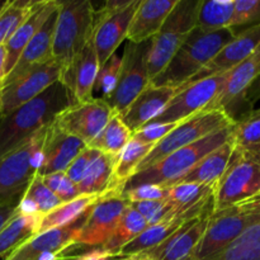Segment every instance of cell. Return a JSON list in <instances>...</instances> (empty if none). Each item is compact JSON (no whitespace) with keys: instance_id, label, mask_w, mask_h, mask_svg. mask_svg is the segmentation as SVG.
I'll return each instance as SVG.
<instances>
[{"instance_id":"obj_1","label":"cell","mask_w":260,"mask_h":260,"mask_svg":"<svg viewBox=\"0 0 260 260\" xmlns=\"http://www.w3.org/2000/svg\"><path fill=\"white\" fill-rule=\"evenodd\" d=\"M69 106L71 102L65 86L56 81L35 99L0 117V157L50 126Z\"/></svg>"},{"instance_id":"obj_2","label":"cell","mask_w":260,"mask_h":260,"mask_svg":"<svg viewBox=\"0 0 260 260\" xmlns=\"http://www.w3.org/2000/svg\"><path fill=\"white\" fill-rule=\"evenodd\" d=\"M233 28L203 30L196 27L188 35L167 68L150 81L155 86L178 89L197 75L221 50L236 36Z\"/></svg>"},{"instance_id":"obj_3","label":"cell","mask_w":260,"mask_h":260,"mask_svg":"<svg viewBox=\"0 0 260 260\" xmlns=\"http://www.w3.org/2000/svg\"><path fill=\"white\" fill-rule=\"evenodd\" d=\"M231 128H233V126L208 135V136L203 137V139L198 140V141L193 142L188 146L172 152L152 167L136 173L126 183L123 192L132 189V188L140 187V185L149 184L170 187L177 180L184 177L206 155L211 154L216 149L226 144L230 140Z\"/></svg>"},{"instance_id":"obj_4","label":"cell","mask_w":260,"mask_h":260,"mask_svg":"<svg viewBox=\"0 0 260 260\" xmlns=\"http://www.w3.org/2000/svg\"><path fill=\"white\" fill-rule=\"evenodd\" d=\"M258 222H260V196L223 210L213 211L202 240L187 260L208 259Z\"/></svg>"},{"instance_id":"obj_5","label":"cell","mask_w":260,"mask_h":260,"mask_svg":"<svg viewBox=\"0 0 260 260\" xmlns=\"http://www.w3.org/2000/svg\"><path fill=\"white\" fill-rule=\"evenodd\" d=\"M94 28V8L89 0L58 2L52 42V60L61 70L90 42Z\"/></svg>"},{"instance_id":"obj_6","label":"cell","mask_w":260,"mask_h":260,"mask_svg":"<svg viewBox=\"0 0 260 260\" xmlns=\"http://www.w3.org/2000/svg\"><path fill=\"white\" fill-rule=\"evenodd\" d=\"M200 4L201 0H178L161 29L151 40V47L147 56L150 81L167 68L178 48L196 28Z\"/></svg>"},{"instance_id":"obj_7","label":"cell","mask_w":260,"mask_h":260,"mask_svg":"<svg viewBox=\"0 0 260 260\" xmlns=\"http://www.w3.org/2000/svg\"><path fill=\"white\" fill-rule=\"evenodd\" d=\"M46 128L0 157V206L18 205L38 169Z\"/></svg>"},{"instance_id":"obj_8","label":"cell","mask_w":260,"mask_h":260,"mask_svg":"<svg viewBox=\"0 0 260 260\" xmlns=\"http://www.w3.org/2000/svg\"><path fill=\"white\" fill-rule=\"evenodd\" d=\"M231 126H234V122L223 113V111L205 109L180 122L168 136L157 142L151 151L146 155V157L140 162L135 174L152 167L172 152Z\"/></svg>"},{"instance_id":"obj_9","label":"cell","mask_w":260,"mask_h":260,"mask_svg":"<svg viewBox=\"0 0 260 260\" xmlns=\"http://www.w3.org/2000/svg\"><path fill=\"white\" fill-rule=\"evenodd\" d=\"M260 196V160L234 149L230 164L213 190V211Z\"/></svg>"},{"instance_id":"obj_10","label":"cell","mask_w":260,"mask_h":260,"mask_svg":"<svg viewBox=\"0 0 260 260\" xmlns=\"http://www.w3.org/2000/svg\"><path fill=\"white\" fill-rule=\"evenodd\" d=\"M259 74L260 46L245 61L223 74L220 93L206 109H221L234 124L238 123L254 111V106L249 103L246 94Z\"/></svg>"},{"instance_id":"obj_11","label":"cell","mask_w":260,"mask_h":260,"mask_svg":"<svg viewBox=\"0 0 260 260\" xmlns=\"http://www.w3.org/2000/svg\"><path fill=\"white\" fill-rule=\"evenodd\" d=\"M150 47L151 40L142 43H132L127 41L118 83L113 93L104 99L116 113H123L135 98L150 84L147 71Z\"/></svg>"},{"instance_id":"obj_12","label":"cell","mask_w":260,"mask_h":260,"mask_svg":"<svg viewBox=\"0 0 260 260\" xmlns=\"http://www.w3.org/2000/svg\"><path fill=\"white\" fill-rule=\"evenodd\" d=\"M129 203L118 192H107L90 208L88 218L74 239V245L102 248L113 234Z\"/></svg>"},{"instance_id":"obj_13","label":"cell","mask_w":260,"mask_h":260,"mask_svg":"<svg viewBox=\"0 0 260 260\" xmlns=\"http://www.w3.org/2000/svg\"><path fill=\"white\" fill-rule=\"evenodd\" d=\"M223 75H217L182 85L175 90L164 111L150 123L182 122L205 111L220 93Z\"/></svg>"},{"instance_id":"obj_14","label":"cell","mask_w":260,"mask_h":260,"mask_svg":"<svg viewBox=\"0 0 260 260\" xmlns=\"http://www.w3.org/2000/svg\"><path fill=\"white\" fill-rule=\"evenodd\" d=\"M116 113L103 98L71 104L55 118L53 123L66 134L90 144Z\"/></svg>"},{"instance_id":"obj_15","label":"cell","mask_w":260,"mask_h":260,"mask_svg":"<svg viewBox=\"0 0 260 260\" xmlns=\"http://www.w3.org/2000/svg\"><path fill=\"white\" fill-rule=\"evenodd\" d=\"M60 65L53 60L36 66L12 83L0 88V117L28 103L61 79Z\"/></svg>"},{"instance_id":"obj_16","label":"cell","mask_w":260,"mask_h":260,"mask_svg":"<svg viewBox=\"0 0 260 260\" xmlns=\"http://www.w3.org/2000/svg\"><path fill=\"white\" fill-rule=\"evenodd\" d=\"M90 208L91 207H89L83 215H80L76 220L71 221L66 225L50 229L45 233L38 234L4 259L38 260L40 256L45 255V254L58 255V254L63 253L69 248L74 246V239L88 218Z\"/></svg>"},{"instance_id":"obj_17","label":"cell","mask_w":260,"mask_h":260,"mask_svg":"<svg viewBox=\"0 0 260 260\" xmlns=\"http://www.w3.org/2000/svg\"><path fill=\"white\" fill-rule=\"evenodd\" d=\"M98 69V57L93 41L90 40L61 71L60 81L68 91L71 104L84 103L94 98L93 91Z\"/></svg>"},{"instance_id":"obj_18","label":"cell","mask_w":260,"mask_h":260,"mask_svg":"<svg viewBox=\"0 0 260 260\" xmlns=\"http://www.w3.org/2000/svg\"><path fill=\"white\" fill-rule=\"evenodd\" d=\"M86 146L85 142L63 132L52 122L46 129L40 164L36 173L41 177L52 173H65L73 160Z\"/></svg>"},{"instance_id":"obj_19","label":"cell","mask_w":260,"mask_h":260,"mask_svg":"<svg viewBox=\"0 0 260 260\" xmlns=\"http://www.w3.org/2000/svg\"><path fill=\"white\" fill-rule=\"evenodd\" d=\"M260 46V23L250 25L246 29L236 33L235 37L230 41L222 50L190 80L185 84L198 81L201 79L211 76L223 75L233 70L234 68L245 61L249 56L253 55ZM183 84V85H185ZM180 88V86H179Z\"/></svg>"},{"instance_id":"obj_20","label":"cell","mask_w":260,"mask_h":260,"mask_svg":"<svg viewBox=\"0 0 260 260\" xmlns=\"http://www.w3.org/2000/svg\"><path fill=\"white\" fill-rule=\"evenodd\" d=\"M140 0H134L126 9L106 18L94 19L91 41L94 43L99 66L103 65L112 55L116 53L118 46L127 40L129 24Z\"/></svg>"},{"instance_id":"obj_21","label":"cell","mask_w":260,"mask_h":260,"mask_svg":"<svg viewBox=\"0 0 260 260\" xmlns=\"http://www.w3.org/2000/svg\"><path fill=\"white\" fill-rule=\"evenodd\" d=\"M213 210L185 222L169 239L147 253L156 260H187L202 240Z\"/></svg>"},{"instance_id":"obj_22","label":"cell","mask_w":260,"mask_h":260,"mask_svg":"<svg viewBox=\"0 0 260 260\" xmlns=\"http://www.w3.org/2000/svg\"><path fill=\"white\" fill-rule=\"evenodd\" d=\"M57 14L58 7L51 13V15L45 20L42 27L36 32V35L33 36L29 43L25 46V48L23 50L20 57L18 58L14 68L12 69V71L2 81L0 88L14 81L15 79L22 76L23 74L35 69L36 66H40L42 63H46L52 60V42Z\"/></svg>"},{"instance_id":"obj_23","label":"cell","mask_w":260,"mask_h":260,"mask_svg":"<svg viewBox=\"0 0 260 260\" xmlns=\"http://www.w3.org/2000/svg\"><path fill=\"white\" fill-rule=\"evenodd\" d=\"M175 90L177 89L172 86H155L149 84L121 114L124 124L134 134L149 124L164 111L174 96Z\"/></svg>"},{"instance_id":"obj_24","label":"cell","mask_w":260,"mask_h":260,"mask_svg":"<svg viewBox=\"0 0 260 260\" xmlns=\"http://www.w3.org/2000/svg\"><path fill=\"white\" fill-rule=\"evenodd\" d=\"M177 3L178 0H140L129 24L127 41L142 43L152 40Z\"/></svg>"},{"instance_id":"obj_25","label":"cell","mask_w":260,"mask_h":260,"mask_svg":"<svg viewBox=\"0 0 260 260\" xmlns=\"http://www.w3.org/2000/svg\"><path fill=\"white\" fill-rule=\"evenodd\" d=\"M58 7V2H36L35 7L30 9L25 19L20 23L19 27L15 29L9 37V40L4 43L7 58H5L4 78L12 71L18 58L22 55L25 46L29 43L33 36L42 27L45 20L51 15V13ZM4 80V79H3Z\"/></svg>"},{"instance_id":"obj_26","label":"cell","mask_w":260,"mask_h":260,"mask_svg":"<svg viewBox=\"0 0 260 260\" xmlns=\"http://www.w3.org/2000/svg\"><path fill=\"white\" fill-rule=\"evenodd\" d=\"M234 154V145L229 140L226 144L216 149L211 154L206 155L196 167H193L184 177L180 178L174 184L183 183H198V184L216 185L230 164ZM173 184V185H174Z\"/></svg>"},{"instance_id":"obj_27","label":"cell","mask_w":260,"mask_h":260,"mask_svg":"<svg viewBox=\"0 0 260 260\" xmlns=\"http://www.w3.org/2000/svg\"><path fill=\"white\" fill-rule=\"evenodd\" d=\"M42 216L18 212L0 231V258H7L40 231Z\"/></svg>"},{"instance_id":"obj_28","label":"cell","mask_w":260,"mask_h":260,"mask_svg":"<svg viewBox=\"0 0 260 260\" xmlns=\"http://www.w3.org/2000/svg\"><path fill=\"white\" fill-rule=\"evenodd\" d=\"M154 145L141 144L139 141L131 140L123 150L117 155L116 164L113 168L109 192H123L126 183L134 177L140 162L151 151Z\"/></svg>"},{"instance_id":"obj_29","label":"cell","mask_w":260,"mask_h":260,"mask_svg":"<svg viewBox=\"0 0 260 260\" xmlns=\"http://www.w3.org/2000/svg\"><path fill=\"white\" fill-rule=\"evenodd\" d=\"M193 220V218H192ZM187 218L184 217H174L168 218V220L160 221L155 225L149 226L144 233L140 234L136 239L124 245L121 250L118 251V256L129 255V254L142 253V251L151 250L156 248L157 245L164 243L167 239H169L177 230H179L185 222H188Z\"/></svg>"},{"instance_id":"obj_30","label":"cell","mask_w":260,"mask_h":260,"mask_svg":"<svg viewBox=\"0 0 260 260\" xmlns=\"http://www.w3.org/2000/svg\"><path fill=\"white\" fill-rule=\"evenodd\" d=\"M114 155H107L99 152L93 160L85 175L78 184L80 196H103L109 192L113 168L116 164Z\"/></svg>"},{"instance_id":"obj_31","label":"cell","mask_w":260,"mask_h":260,"mask_svg":"<svg viewBox=\"0 0 260 260\" xmlns=\"http://www.w3.org/2000/svg\"><path fill=\"white\" fill-rule=\"evenodd\" d=\"M230 141L236 151L260 160V108L234 124Z\"/></svg>"},{"instance_id":"obj_32","label":"cell","mask_w":260,"mask_h":260,"mask_svg":"<svg viewBox=\"0 0 260 260\" xmlns=\"http://www.w3.org/2000/svg\"><path fill=\"white\" fill-rule=\"evenodd\" d=\"M134 132L124 124L121 114L114 113L101 134L88 145L91 149L107 155H117L132 140Z\"/></svg>"},{"instance_id":"obj_33","label":"cell","mask_w":260,"mask_h":260,"mask_svg":"<svg viewBox=\"0 0 260 260\" xmlns=\"http://www.w3.org/2000/svg\"><path fill=\"white\" fill-rule=\"evenodd\" d=\"M147 228H149V225L144 220V217L131 205H128L122 217L119 218L112 236L102 246V249L111 251L114 255L118 256V251L124 245L131 243L134 239H136L140 234L144 233Z\"/></svg>"},{"instance_id":"obj_34","label":"cell","mask_w":260,"mask_h":260,"mask_svg":"<svg viewBox=\"0 0 260 260\" xmlns=\"http://www.w3.org/2000/svg\"><path fill=\"white\" fill-rule=\"evenodd\" d=\"M60 205H62V202L46 187L42 177L36 173L19 202V212L45 216Z\"/></svg>"},{"instance_id":"obj_35","label":"cell","mask_w":260,"mask_h":260,"mask_svg":"<svg viewBox=\"0 0 260 260\" xmlns=\"http://www.w3.org/2000/svg\"><path fill=\"white\" fill-rule=\"evenodd\" d=\"M206 260H260V222Z\"/></svg>"},{"instance_id":"obj_36","label":"cell","mask_w":260,"mask_h":260,"mask_svg":"<svg viewBox=\"0 0 260 260\" xmlns=\"http://www.w3.org/2000/svg\"><path fill=\"white\" fill-rule=\"evenodd\" d=\"M234 0H201L196 27L203 30L231 28Z\"/></svg>"},{"instance_id":"obj_37","label":"cell","mask_w":260,"mask_h":260,"mask_svg":"<svg viewBox=\"0 0 260 260\" xmlns=\"http://www.w3.org/2000/svg\"><path fill=\"white\" fill-rule=\"evenodd\" d=\"M102 196H79L78 198L70 201V202L62 203L58 207H56L55 210L42 216L38 234L45 233V231L50 230V229L66 225V223L76 220L79 216L83 215Z\"/></svg>"},{"instance_id":"obj_38","label":"cell","mask_w":260,"mask_h":260,"mask_svg":"<svg viewBox=\"0 0 260 260\" xmlns=\"http://www.w3.org/2000/svg\"><path fill=\"white\" fill-rule=\"evenodd\" d=\"M36 2H7L0 10V43L4 45L10 36L15 32L20 23L25 19L28 13L35 7Z\"/></svg>"},{"instance_id":"obj_39","label":"cell","mask_w":260,"mask_h":260,"mask_svg":"<svg viewBox=\"0 0 260 260\" xmlns=\"http://www.w3.org/2000/svg\"><path fill=\"white\" fill-rule=\"evenodd\" d=\"M131 206L144 217V220L146 221L149 226L155 225L160 221L168 220V218L184 217L177 212L174 206L168 200L146 201V202L131 203ZM187 220H192V218H187Z\"/></svg>"},{"instance_id":"obj_40","label":"cell","mask_w":260,"mask_h":260,"mask_svg":"<svg viewBox=\"0 0 260 260\" xmlns=\"http://www.w3.org/2000/svg\"><path fill=\"white\" fill-rule=\"evenodd\" d=\"M122 58L117 53L112 55L103 65L99 66L94 90L101 91L102 98L106 99L113 93L121 74Z\"/></svg>"},{"instance_id":"obj_41","label":"cell","mask_w":260,"mask_h":260,"mask_svg":"<svg viewBox=\"0 0 260 260\" xmlns=\"http://www.w3.org/2000/svg\"><path fill=\"white\" fill-rule=\"evenodd\" d=\"M42 180L46 187L62 203L70 202L80 196L78 185L71 182L65 173H52V174L42 177Z\"/></svg>"},{"instance_id":"obj_42","label":"cell","mask_w":260,"mask_h":260,"mask_svg":"<svg viewBox=\"0 0 260 260\" xmlns=\"http://www.w3.org/2000/svg\"><path fill=\"white\" fill-rule=\"evenodd\" d=\"M260 20V0H234L231 28L251 24Z\"/></svg>"},{"instance_id":"obj_43","label":"cell","mask_w":260,"mask_h":260,"mask_svg":"<svg viewBox=\"0 0 260 260\" xmlns=\"http://www.w3.org/2000/svg\"><path fill=\"white\" fill-rule=\"evenodd\" d=\"M168 190L169 188L164 185H140V187L132 188V189L122 192V196L127 200V202L137 203L146 202V201H162L167 200Z\"/></svg>"},{"instance_id":"obj_44","label":"cell","mask_w":260,"mask_h":260,"mask_svg":"<svg viewBox=\"0 0 260 260\" xmlns=\"http://www.w3.org/2000/svg\"><path fill=\"white\" fill-rule=\"evenodd\" d=\"M179 123L180 122H175V123H149L135 132L132 140L141 142V144H149L155 146L157 142L161 141L165 136H168Z\"/></svg>"},{"instance_id":"obj_45","label":"cell","mask_w":260,"mask_h":260,"mask_svg":"<svg viewBox=\"0 0 260 260\" xmlns=\"http://www.w3.org/2000/svg\"><path fill=\"white\" fill-rule=\"evenodd\" d=\"M98 154L99 151L86 146L85 149L73 160V162L69 165L68 169L65 170V174L68 175L69 179L78 185L79 183H80V180L83 179L84 175H85L86 170L89 169V167H90V164L93 162V160L98 156Z\"/></svg>"},{"instance_id":"obj_46","label":"cell","mask_w":260,"mask_h":260,"mask_svg":"<svg viewBox=\"0 0 260 260\" xmlns=\"http://www.w3.org/2000/svg\"><path fill=\"white\" fill-rule=\"evenodd\" d=\"M113 258H116V255L111 251L104 250L102 248H91L89 250L76 254H71L70 251L66 250L58 254L56 260H112Z\"/></svg>"},{"instance_id":"obj_47","label":"cell","mask_w":260,"mask_h":260,"mask_svg":"<svg viewBox=\"0 0 260 260\" xmlns=\"http://www.w3.org/2000/svg\"><path fill=\"white\" fill-rule=\"evenodd\" d=\"M134 0H108L103 4L99 10H94V19L98 18H106L113 15L121 10L126 9Z\"/></svg>"},{"instance_id":"obj_48","label":"cell","mask_w":260,"mask_h":260,"mask_svg":"<svg viewBox=\"0 0 260 260\" xmlns=\"http://www.w3.org/2000/svg\"><path fill=\"white\" fill-rule=\"evenodd\" d=\"M18 212H19V203L0 206V231Z\"/></svg>"},{"instance_id":"obj_49","label":"cell","mask_w":260,"mask_h":260,"mask_svg":"<svg viewBox=\"0 0 260 260\" xmlns=\"http://www.w3.org/2000/svg\"><path fill=\"white\" fill-rule=\"evenodd\" d=\"M246 98H248L249 103H250L251 106H254V104L260 99V74L258 78L255 79V81L251 84L250 88H249Z\"/></svg>"},{"instance_id":"obj_50","label":"cell","mask_w":260,"mask_h":260,"mask_svg":"<svg viewBox=\"0 0 260 260\" xmlns=\"http://www.w3.org/2000/svg\"><path fill=\"white\" fill-rule=\"evenodd\" d=\"M112 260H156L154 256L150 255L147 251H142V253H136V254H129V255H123V256H116Z\"/></svg>"},{"instance_id":"obj_51","label":"cell","mask_w":260,"mask_h":260,"mask_svg":"<svg viewBox=\"0 0 260 260\" xmlns=\"http://www.w3.org/2000/svg\"><path fill=\"white\" fill-rule=\"evenodd\" d=\"M5 58H7V52H5L4 45L0 43V85L4 79V69H5Z\"/></svg>"},{"instance_id":"obj_52","label":"cell","mask_w":260,"mask_h":260,"mask_svg":"<svg viewBox=\"0 0 260 260\" xmlns=\"http://www.w3.org/2000/svg\"><path fill=\"white\" fill-rule=\"evenodd\" d=\"M4 260H8V259H4Z\"/></svg>"}]
</instances>
